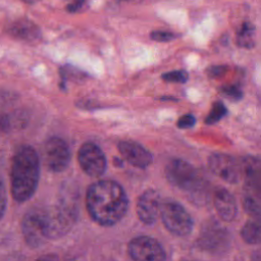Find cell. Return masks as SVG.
<instances>
[{"label":"cell","mask_w":261,"mask_h":261,"mask_svg":"<svg viewBox=\"0 0 261 261\" xmlns=\"http://www.w3.org/2000/svg\"><path fill=\"white\" fill-rule=\"evenodd\" d=\"M86 202L91 217L105 226L118 222L128 207V199L123 188L110 179L94 182L88 190Z\"/></svg>","instance_id":"cell-1"},{"label":"cell","mask_w":261,"mask_h":261,"mask_svg":"<svg viewBox=\"0 0 261 261\" xmlns=\"http://www.w3.org/2000/svg\"><path fill=\"white\" fill-rule=\"evenodd\" d=\"M40 178V159L36 150L28 145L19 147L13 158L10 171L11 195L23 203L35 194Z\"/></svg>","instance_id":"cell-2"},{"label":"cell","mask_w":261,"mask_h":261,"mask_svg":"<svg viewBox=\"0 0 261 261\" xmlns=\"http://www.w3.org/2000/svg\"><path fill=\"white\" fill-rule=\"evenodd\" d=\"M165 176L172 186L187 192L195 201L206 194L207 182L190 163L181 159H173L166 165Z\"/></svg>","instance_id":"cell-3"},{"label":"cell","mask_w":261,"mask_h":261,"mask_svg":"<svg viewBox=\"0 0 261 261\" xmlns=\"http://www.w3.org/2000/svg\"><path fill=\"white\" fill-rule=\"evenodd\" d=\"M76 215L77 210L75 205L69 203L66 199H61L53 207H45L47 239H57L67 233L74 224Z\"/></svg>","instance_id":"cell-4"},{"label":"cell","mask_w":261,"mask_h":261,"mask_svg":"<svg viewBox=\"0 0 261 261\" xmlns=\"http://www.w3.org/2000/svg\"><path fill=\"white\" fill-rule=\"evenodd\" d=\"M198 243L202 250L213 255H220L228 251L230 234L217 221L210 220L203 225Z\"/></svg>","instance_id":"cell-5"},{"label":"cell","mask_w":261,"mask_h":261,"mask_svg":"<svg viewBox=\"0 0 261 261\" xmlns=\"http://www.w3.org/2000/svg\"><path fill=\"white\" fill-rule=\"evenodd\" d=\"M160 216L165 227L173 234L184 237L193 229V219L177 202L167 201L161 205Z\"/></svg>","instance_id":"cell-6"},{"label":"cell","mask_w":261,"mask_h":261,"mask_svg":"<svg viewBox=\"0 0 261 261\" xmlns=\"http://www.w3.org/2000/svg\"><path fill=\"white\" fill-rule=\"evenodd\" d=\"M21 232L28 246L38 248L48 239L46 236L45 207H33L21 220Z\"/></svg>","instance_id":"cell-7"},{"label":"cell","mask_w":261,"mask_h":261,"mask_svg":"<svg viewBox=\"0 0 261 261\" xmlns=\"http://www.w3.org/2000/svg\"><path fill=\"white\" fill-rule=\"evenodd\" d=\"M43 158L46 167L52 172H61L69 164L70 151L61 138H50L44 145Z\"/></svg>","instance_id":"cell-8"},{"label":"cell","mask_w":261,"mask_h":261,"mask_svg":"<svg viewBox=\"0 0 261 261\" xmlns=\"http://www.w3.org/2000/svg\"><path fill=\"white\" fill-rule=\"evenodd\" d=\"M208 165L215 175L229 184L239 182L243 176L242 162L231 155L214 153L209 157Z\"/></svg>","instance_id":"cell-9"},{"label":"cell","mask_w":261,"mask_h":261,"mask_svg":"<svg viewBox=\"0 0 261 261\" xmlns=\"http://www.w3.org/2000/svg\"><path fill=\"white\" fill-rule=\"evenodd\" d=\"M77 159L82 169L88 175L94 177L102 175L107 166L103 151L100 147L91 142L82 145L77 153Z\"/></svg>","instance_id":"cell-10"},{"label":"cell","mask_w":261,"mask_h":261,"mask_svg":"<svg viewBox=\"0 0 261 261\" xmlns=\"http://www.w3.org/2000/svg\"><path fill=\"white\" fill-rule=\"evenodd\" d=\"M128 254L138 261H161L165 259V252L161 244L148 236L133 239L128 244Z\"/></svg>","instance_id":"cell-11"},{"label":"cell","mask_w":261,"mask_h":261,"mask_svg":"<svg viewBox=\"0 0 261 261\" xmlns=\"http://www.w3.org/2000/svg\"><path fill=\"white\" fill-rule=\"evenodd\" d=\"M161 198L157 191L147 190L139 198L137 203V214L145 224H153L160 215Z\"/></svg>","instance_id":"cell-12"},{"label":"cell","mask_w":261,"mask_h":261,"mask_svg":"<svg viewBox=\"0 0 261 261\" xmlns=\"http://www.w3.org/2000/svg\"><path fill=\"white\" fill-rule=\"evenodd\" d=\"M118 150L128 163L138 168H146L153 161L152 154L136 142L122 141L118 144Z\"/></svg>","instance_id":"cell-13"},{"label":"cell","mask_w":261,"mask_h":261,"mask_svg":"<svg viewBox=\"0 0 261 261\" xmlns=\"http://www.w3.org/2000/svg\"><path fill=\"white\" fill-rule=\"evenodd\" d=\"M214 207L220 216V218L224 221H232L238 212L237 202L233 196L224 188H219L214 192L213 196Z\"/></svg>","instance_id":"cell-14"},{"label":"cell","mask_w":261,"mask_h":261,"mask_svg":"<svg viewBox=\"0 0 261 261\" xmlns=\"http://www.w3.org/2000/svg\"><path fill=\"white\" fill-rule=\"evenodd\" d=\"M7 33L14 39L24 42H35L41 37L39 27L30 19L21 18L13 21L8 28Z\"/></svg>","instance_id":"cell-15"},{"label":"cell","mask_w":261,"mask_h":261,"mask_svg":"<svg viewBox=\"0 0 261 261\" xmlns=\"http://www.w3.org/2000/svg\"><path fill=\"white\" fill-rule=\"evenodd\" d=\"M242 200L245 211L253 218H260V186L245 184Z\"/></svg>","instance_id":"cell-16"},{"label":"cell","mask_w":261,"mask_h":261,"mask_svg":"<svg viewBox=\"0 0 261 261\" xmlns=\"http://www.w3.org/2000/svg\"><path fill=\"white\" fill-rule=\"evenodd\" d=\"M255 25L249 21L243 22L237 33V44L243 48H253L255 46Z\"/></svg>","instance_id":"cell-17"},{"label":"cell","mask_w":261,"mask_h":261,"mask_svg":"<svg viewBox=\"0 0 261 261\" xmlns=\"http://www.w3.org/2000/svg\"><path fill=\"white\" fill-rule=\"evenodd\" d=\"M242 239L251 245H256L260 243V221L259 218H253L249 220L241 230Z\"/></svg>","instance_id":"cell-18"},{"label":"cell","mask_w":261,"mask_h":261,"mask_svg":"<svg viewBox=\"0 0 261 261\" xmlns=\"http://www.w3.org/2000/svg\"><path fill=\"white\" fill-rule=\"evenodd\" d=\"M226 114H227V108L224 106V104L222 102H215L213 104L209 114L207 115L205 121L208 124H212V123L219 121Z\"/></svg>","instance_id":"cell-19"},{"label":"cell","mask_w":261,"mask_h":261,"mask_svg":"<svg viewBox=\"0 0 261 261\" xmlns=\"http://www.w3.org/2000/svg\"><path fill=\"white\" fill-rule=\"evenodd\" d=\"M189 79V74L186 70L178 69V70H172L168 71L162 74V80L169 83H186Z\"/></svg>","instance_id":"cell-20"},{"label":"cell","mask_w":261,"mask_h":261,"mask_svg":"<svg viewBox=\"0 0 261 261\" xmlns=\"http://www.w3.org/2000/svg\"><path fill=\"white\" fill-rule=\"evenodd\" d=\"M150 38L157 42H169L175 39L176 36L173 33L167 31H153L150 34Z\"/></svg>","instance_id":"cell-21"},{"label":"cell","mask_w":261,"mask_h":261,"mask_svg":"<svg viewBox=\"0 0 261 261\" xmlns=\"http://www.w3.org/2000/svg\"><path fill=\"white\" fill-rule=\"evenodd\" d=\"M221 92L229 99L239 100L243 97V92L237 86H225L221 89Z\"/></svg>","instance_id":"cell-22"},{"label":"cell","mask_w":261,"mask_h":261,"mask_svg":"<svg viewBox=\"0 0 261 261\" xmlns=\"http://www.w3.org/2000/svg\"><path fill=\"white\" fill-rule=\"evenodd\" d=\"M7 206V195H6V189L3 180L0 178V220L4 216L5 210Z\"/></svg>","instance_id":"cell-23"},{"label":"cell","mask_w":261,"mask_h":261,"mask_svg":"<svg viewBox=\"0 0 261 261\" xmlns=\"http://www.w3.org/2000/svg\"><path fill=\"white\" fill-rule=\"evenodd\" d=\"M196 123V118L192 114H185L177 120V126L179 128H190Z\"/></svg>","instance_id":"cell-24"},{"label":"cell","mask_w":261,"mask_h":261,"mask_svg":"<svg viewBox=\"0 0 261 261\" xmlns=\"http://www.w3.org/2000/svg\"><path fill=\"white\" fill-rule=\"evenodd\" d=\"M86 0H72L67 6H66V10L68 12H71V13H74V12H77L79 10L82 9V7L84 6Z\"/></svg>","instance_id":"cell-25"},{"label":"cell","mask_w":261,"mask_h":261,"mask_svg":"<svg viewBox=\"0 0 261 261\" xmlns=\"http://www.w3.org/2000/svg\"><path fill=\"white\" fill-rule=\"evenodd\" d=\"M0 126L3 130H7L10 127V120L7 115L0 116Z\"/></svg>","instance_id":"cell-26"},{"label":"cell","mask_w":261,"mask_h":261,"mask_svg":"<svg viewBox=\"0 0 261 261\" xmlns=\"http://www.w3.org/2000/svg\"><path fill=\"white\" fill-rule=\"evenodd\" d=\"M224 69H225V67H224V66H214V67H211L210 74H211L212 76L220 75V73H222Z\"/></svg>","instance_id":"cell-27"},{"label":"cell","mask_w":261,"mask_h":261,"mask_svg":"<svg viewBox=\"0 0 261 261\" xmlns=\"http://www.w3.org/2000/svg\"><path fill=\"white\" fill-rule=\"evenodd\" d=\"M23 2H25V3H36V2H38L39 0H22Z\"/></svg>","instance_id":"cell-28"}]
</instances>
